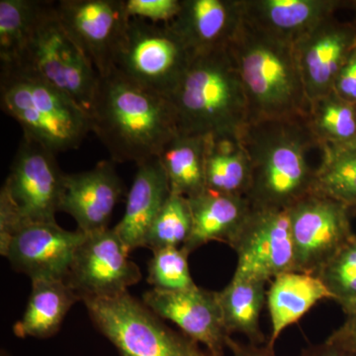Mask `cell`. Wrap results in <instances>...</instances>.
I'll use <instances>...</instances> for the list:
<instances>
[{
    "label": "cell",
    "instance_id": "obj_1",
    "mask_svg": "<svg viewBox=\"0 0 356 356\" xmlns=\"http://www.w3.org/2000/svg\"><path fill=\"white\" fill-rule=\"evenodd\" d=\"M91 131L116 163L138 165L159 158L178 135L170 100L114 70L98 79L90 108Z\"/></svg>",
    "mask_w": 356,
    "mask_h": 356
},
{
    "label": "cell",
    "instance_id": "obj_2",
    "mask_svg": "<svg viewBox=\"0 0 356 356\" xmlns=\"http://www.w3.org/2000/svg\"><path fill=\"white\" fill-rule=\"evenodd\" d=\"M241 140L252 165L247 198L252 207L288 210L315 191L307 154L318 145L307 116L248 124Z\"/></svg>",
    "mask_w": 356,
    "mask_h": 356
},
{
    "label": "cell",
    "instance_id": "obj_3",
    "mask_svg": "<svg viewBox=\"0 0 356 356\" xmlns=\"http://www.w3.org/2000/svg\"><path fill=\"white\" fill-rule=\"evenodd\" d=\"M248 100V124L307 116L294 44L243 23L229 47Z\"/></svg>",
    "mask_w": 356,
    "mask_h": 356
},
{
    "label": "cell",
    "instance_id": "obj_4",
    "mask_svg": "<svg viewBox=\"0 0 356 356\" xmlns=\"http://www.w3.org/2000/svg\"><path fill=\"white\" fill-rule=\"evenodd\" d=\"M168 98L179 134L241 137L247 127V96L229 49L194 56Z\"/></svg>",
    "mask_w": 356,
    "mask_h": 356
},
{
    "label": "cell",
    "instance_id": "obj_5",
    "mask_svg": "<svg viewBox=\"0 0 356 356\" xmlns=\"http://www.w3.org/2000/svg\"><path fill=\"white\" fill-rule=\"evenodd\" d=\"M0 98L2 110L22 128L23 138L54 154L77 149L91 131L86 109L22 65H1Z\"/></svg>",
    "mask_w": 356,
    "mask_h": 356
},
{
    "label": "cell",
    "instance_id": "obj_6",
    "mask_svg": "<svg viewBox=\"0 0 356 356\" xmlns=\"http://www.w3.org/2000/svg\"><path fill=\"white\" fill-rule=\"evenodd\" d=\"M89 317L122 356H210L184 332L173 331L129 292L83 300Z\"/></svg>",
    "mask_w": 356,
    "mask_h": 356
},
{
    "label": "cell",
    "instance_id": "obj_7",
    "mask_svg": "<svg viewBox=\"0 0 356 356\" xmlns=\"http://www.w3.org/2000/svg\"><path fill=\"white\" fill-rule=\"evenodd\" d=\"M13 65L36 72L89 111L99 76L65 29L54 2L44 1L19 60Z\"/></svg>",
    "mask_w": 356,
    "mask_h": 356
},
{
    "label": "cell",
    "instance_id": "obj_8",
    "mask_svg": "<svg viewBox=\"0 0 356 356\" xmlns=\"http://www.w3.org/2000/svg\"><path fill=\"white\" fill-rule=\"evenodd\" d=\"M193 57L170 23L159 25L132 18L115 70L143 88L168 97Z\"/></svg>",
    "mask_w": 356,
    "mask_h": 356
},
{
    "label": "cell",
    "instance_id": "obj_9",
    "mask_svg": "<svg viewBox=\"0 0 356 356\" xmlns=\"http://www.w3.org/2000/svg\"><path fill=\"white\" fill-rule=\"evenodd\" d=\"M294 245V271L318 275L355 236L343 204L314 191L288 209Z\"/></svg>",
    "mask_w": 356,
    "mask_h": 356
},
{
    "label": "cell",
    "instance_id": "obj_10",
    "mask_svg": "<svg viewBox=\"0 0 356 356\" xmlns=\"http://www.w3.org/2000/svg\"><path fill=\"white\" fill-rule=\"evenodd\" d=\"M65 175L56 154L23 138L0 196L24 222H55Z\"/></svg>",
    "mask_w": 356,
    "mask_h": 356
},
{
    "label": "cell",
    "instance_id": "obj_11",
    "mask_svg": "<svg viewBox=\"0 0 356 356\" xmlns=\"http://www.w3.org/2000/svg\"><path fill=\"white\" fill-rule=\"evenodd\" d=\"M129 254L114 228L86 234L74 252L65 282L81 301L128 292L142 278L139 266Z\"/></svg>",
    "mask_w": 356,
    "mask_h": 356
},
{
    "label": "cell",
    "instance_id": "obj_12",
    "mask_svg": "<svg viewBox=\"0 0 356 356\" xmlns=\"http://www.w3.org/2000/svg\"><path fill=\"white\" fill-rule=\"evenodd\" d=\"M232 248L238 255L234 278L267 282L294 271V245L288 210L254 208Z\"/></svg>",
    "mask_w": 356,
    "mask_h": 356
},
{
    "label": "cell",
    "instance_id": "obj_13",
    "mask_svg": "<svg viewBox=\"0 0 356 356\" xmlns=\"http://www.w3.org/2000/svg\"><path fill=\"white\" fill-rule=\"evenodd\" d=\"M55 6L65 29L98 76L114 70L131 20L125 0H60Z\"/></svg>",
    "mask_w": 356,
    "mask_h": 356
},
{
    "label": "cell",
    "instance_id": "obj_14",
    "mask_svg": "<svg viewBox=\"0 0 356 356\" xmlns=\"http://www.w3.org/2000/svg\"><path fill=\"white\" fill-rule=\"evenodd\" d=\"M77 229L67 231L57 222H26L0 252L18 273L31 280H65L76 248L86 238Z\"/></svg>",
    "mask_w": 356,
    "mask_h": 356
},
{
    "label": "cell",
    "instance_id": "obj_15",
    "mask_svg": "<svg viewBox=\"0 0 356 356\" xmlns=\"http://www.w3.org/2000/svg\"><path fill=\"white\" fill-rule=\"evenodd\" d=\"M143 302L159 318L170 320L211 356H224L229 336L225 329L218 292L195 287L184 291L153 289Z\"/></svg>",
    "mask_w": 356,
    "mask_h": 356
},
{
    "label": "cell",
    "instance_id": "obj_16",
    "mask_svg": "<svg viewBox=\"0 0 356 356\" xmlns=\"http://www.w3.org/2000/svg\"><path fill=\"white\" fill-rule=\"evenodd\" d=\"M356 48V22L327 18L294 44L309 104L334 91L337 74Z\"/></svg>",
    "mask_w": 356,
    "mask_h": 356
},
{
    "label": "cell",
    "instance_id": "obj_17",
    "mask_svg": "<svg viewBox=\"0 0 356 356\" xmlns=\"http://www.w3.org/2000/svg\"><path fill=\"white\" fill-rule=\"evenodd\" d=\"M123 191L113 163L100 161L88 172L65 175L60 211L70 215L86 234L108 228Z\"/></svg>",
    "mask_w": 356,
    "mask_h": 356
},
{
    "label": "cell",
    "instance_id": "obj_18",
    "mask_svg": "<svg viewBox=\"0 0 356 356\" xmlns=\"http://www.w3.org/2000/svg\"><path fill=\"white\" fill-rule=\"evenodd\" d=\"M243 23V0H181L170 24L196 56L229 49Z\"/></svg>",
    "mask_w": 356,
    "mask_h": 356
},
{
    "label": "cell",
    "instance_id": "obj_19",
    "mask_svg": "<svg viewBox=\"0 0 356 356\" xmlns=\"http://www.w3.org/2000/svg\"><path fill=\"white\" fill-rule=\"evenodd\" d=\"M343 7V0H243L245 23L293 44Z\"/></svg>",
    "mask_w": 356,
    "mask_h": 356
},
{
    "label": "cell",
    "instance_id": "obj_20",
    "mask_svg": "<svg viewBox=\"0 0 356 356\" xmlns=\"http://www.w3.org/2000/svg\"><path fill=\"white\" fill-rule=\"evenodd\" d=\"M170 194V181L159 158L138 165L125 214L114 228L129 252L144 248L149 227Z\"/></svg>",
    "mask_w": 356,
    "mask_h": 356
},
{
    "label": "cell",
    "instance_id": "obj_21",
    "mask_svg": "<svg viewBox=\"0 0 356 356\" xmlns=\"http://www.w3.org/2000/svg\"><path fill=\"white\" fill-rule=\"evenodd\" d=\"M188 201L193 227L184 248L189 252L210 242L232 247L252 210V204L247 197L210 191L189 198Z\"/></svg>",
    "mask_w": 356,
    "mask_h": 356
},
{
    "label": "cell",
    "instance_id": "obj_22",
    "mask_svg": "<svg viewBox=\"0 0 356 356\" xmlns=\"http://www.w3.org/2000/svg\"><path fill=\"white\" fill-rule=\"evenodd\" d=\"M322 300H334V297L318 275L289 271L274 278L266 292L271 322V334L266 346L274 348L282 332Z\"/></svg>",
    "mask_w": 356,
    "mask_h": 356
},
{
    "label": "cell",
    "instance_id": "obj_23",
    "mask_svg": "<svg viewBox=\"0 0 356 356\" xmlns=\"http://www.w3.org/2000/svg\"><path fill=\"white\" fill-rule=\"evenodd\" d=\"M79 295L65 280H32V292L22 318L13 327L18 337L48 339L55 336Z\"/></svg>",
    "mask_w": 356,
    "mask_h": 356
},
{
    "label": "cell",
    "instance_id": "obj_24",
    "mask_svg": "<svg viewBox=\"0 0 356 356\" xmlns=\"http://www.w3.org/2000/svg\"><path fill=\"white\" fill-rule=\"evenodd\" d=\"M205 180L207 191L247 197L252 165L241 137L206 136Z\"/></svg>",
    "mask_w": 356,
    "mask_h": 356
},
{
    "label": "cell",
    "instance_id": "obj_25",
    "mask_svg": "<svg viewBox=\"0 0 356 356\" xmlns=\"http://www.w3.org/2000/svg\"><path fill=\"white\" fill-rule=\"evenodd\" d=\"M206 136L178 134L159 154L172 193L193 198L207 191L205 180Z\"/></svg>",
    "mask_w": 356,
    "mask_h": 356
},
{
    "label": "cell",
    "instance_id": "obj_26",
    "mask_svg": "<svg viewBox=\"0 0 356 356\" xmlns=\"http://www.w3.org/2000/svg\"><path fill=\"white\" fill-rule=\"evenodd\" d=\"M266 282L234 278L228 286L218 292L225 329L229 336L242 334L250 343H264L259 318L266 302Z\"/></svg>",
    "mask_w": 356,
    "mask_h": 356
},
{
    "label": "cell",
    "instance_id": "obj_27",
    "mask_svg": "<svg viewBox=\"0 0 356 356\" xmlns=\"http://www.w3.org/2000/svg\"><path fill=\"white\" fill-rule=\"evenodd\" d=\"M307 122L318 149L356 145V104L334 91L311 103Z\"/></svg>",
    "mask_w": 356,
    "mask_h": 356
},
{
    "label": "cell",
    "instance_id": "obj_28",
    "mask_svg": "<svg viewBox=\"0 0 356 356\" xmlns=\"http://www.w3.org/2000/svg\"><path fill=\"white\" fill-rule=\"evenodd\" d=\"M322 161L316 168L315 191L343 204L356 216V145L323 146Z\"/></svg>",
    "mask_w": 356,
    "mask_h": 356
},
{
    "label": "cell",
    "instance_id": "obj_29",
    "mask_svg": "<svg viewBox=\"0 0 356 356\" xmlns=\"http://www.w3.org/2000/svg\"><path fill=\"white\" fill-rule=\"evenodd\" d=\"M44 1H0V60L1 65L15 64L34 29Z\"/></svg>",
    "mask_w": 356,
    "mask_h": 356
},
{
    "label": "cell",
    "instance_id": "obj_30",
    "mask_svg": "<svg viewBox=\"0 0 356 356\" xmlns=\"http://www.w3.org/2000/svg\"><path fill=\"white\" fill-rule=\"evenodd\" d=\"M192 227L193 218L188 199L172 193L149 227L144 248L154 252L184 247L191 235Z\"/></svg>",
    "mask_w": 356,
    "mask_h": 356
},
{
    "label": "cell",
    "instance_id": "obj_31",
    "mask_svg": "<svg viewBox=\"0 0 356 356\" xmlns=\"http://www.w3.org/2000/svg\"><path fill=\"white\" fill-rule=\"evenodd\" d=\"M153 252L149 262V284L165 291H184L197 287L189 270L188 250L184 247L165 248Z\"/></svg>",
    "mask_w": 356,
    "mask_h": 356
},
{
    "label": "cell",
    "instance_id": "obj_32",
    "mask_svg": "<svg viewBox=\"0 0 356 356\" xmlns=\"http://www.w3.org/2000/svg\"><path fill=\"white\" fill-rule=\"evenodd\" d=\"M339 306L356 297V235L318 274Z\"/></svg>",
    "mask_w": 356,
    "mask_h": 356
},
{
    "label": "cell",
    "instance_id": "obj_33",
    "mask_svg": "<svg viewBox=\"0 0 356 356\" xmlns=\"http://www.w3.org/2000/svg\"><path fill=\"white\" fill-rule=\"evenodd\" d=\"M181 0H125L129 17L168 24L179 13Z\"/></svg>",
    "mask_w": 356,
    "mask_h": 356
},
{
    "label": "cell",
    "instance_id": "obj_34",
    "mask_svg": "<svg viewBox=\"0 0 356 356\" xmlns=\"http://www.w3.org/2000/svg\"><path fill=\"white\" fill-rule=\"evenodd\" d=\"M334 91L346 102L356 104V48L337 74Z\"/></svg>",
    "mask_w": 356,
    "mask_h": 356
},
{
    "label": "cell",
    "instance_id": "obj_35",
    "mask_svg": "<svg viewBox=\"0 0 356 356\" xmlns=\"http://www.w3.org/2000/svg\"><path fill=\"white\" fill-rule=\"evenodd\" d=\"M327 341L356 356V323L344 322L327 337Z\"/></svg>",
    "mask_w": 356,
    "mask_h": 356
},
{
    "label": "cell",
    "instance_id": "obj_36",
    "mask_svg": "<svg viewBox=\"0 0 356 356\" xmlns=\"http://www.w3.org/2000/svg\"><path fill=\"white\" fill-rule=\"evenodd\" d=\"M227 348L233 353V356H276L274 348L268 346H255L252 343H242L232 339H227Z\"/></svg>",
    "mask_w": 356,
    "mask_h": 356
},
{
    "label": "cell",
    "instance_id": "obj_37",
    "mask_svg": "<svg viewBox=\"0 0 356 356\" xmlns=\"http://www.w3.org/2000/svg\"><path fill=\"white\" fill-rule=\"evenodd\" d=\"M301 356H355L348 350L325 341L324 343L312 346L302 353Z\"/></svg>",
    "mask_w": 356,
    "mask_h": 356
},
{
    "label": "cell",
    "instance_id": "obj_38",
    "mask_svg": "<svg viewBox=\"0 0 356 356\" xmlns=\"http://www.w3.org/2000/svg\"><path fill=\"white\" fill-rule=\"evenodd\" d=\"M343 309L344 315H346V321L344 322L356 323V297L355 299L350 300L348 303L341 306Z\"/></svg>",
    "mask_w": 356,
    "mask_h": 356
},
{
    "label": "cell",
    "instance_id": "obj_39",
    "mask_svg": "<svg viewBox=\"0 0 356 356\" xmlns=\"http://www.w3.org/2000/svg\"><path fill=\"white\" fill-rule=\"evenodd\" d=\"M343 7L353 9V10L355 11L356 15V0H353H353H351V1H343ZM355 21L356 22V17Z\"/></svg>",
    "mask_w": 356,
    "mask_h": 356
},
{
    "label": "cell",
    "instance_id": "obj_40",
    "mask_svg": "<svg viewBox=\"0 0 356 356\" xmlns=\"http://www.w3.org/2000/svg\"><path fill=\"white\" fill-rule=\"evenodd\" d=\"M1 356H8L6 353H2Z\"/></svg>",
    "mask_w": 356,
    "mask_h": 356
},
{
    "label": "cell",
    "instance_id": "obj_41",
    "mask_svg": "<svg viewBox=\"0 0 356 356\" xmlns=\"http://www.w3.org/2000/svg\"><path fill=\"white\" fill-rule=\"evenodd\" d=\"M211 356V355H210Z\"/></svg>",
    "mask_w": 356,
    "mask_h": 356
}]
</instances>
